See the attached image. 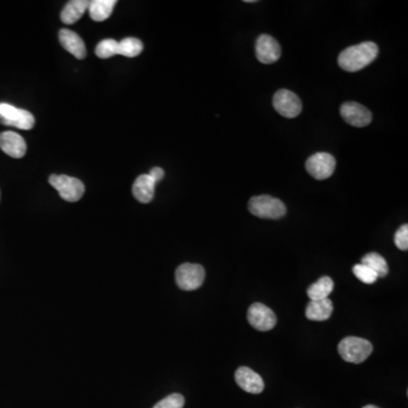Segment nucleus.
Segmentation results:
<instances>
[{
    "label": "nucleus",
    "mask_w": 408,
    "mask_h": 408,
    "mask_svg": "<svg viewBox=\"0 0 408 408\" xmlns=\"http://www.w3.org/2000/svg\"><path fill=\"white\" fill-rule=\"evenodd\" d=\"M379 48L374 43H363L344 50L338 57V64L347 72H359L378 57Z\"/></svg>",
    "instance_id": "1"
},
{
    "label": "nucleus",
    "mask_w": 408,
    "mask_h": 408,
    "mask_svg": "<svg viewBox=\"0 0 408 408\" xmlns=\"http://www.w3.org/2000/svg\"><path fill=\"white\" fill-rule=\"evenodd\" d=\"M372 344L359 337H346L338 345V353L346 362L362 363L372 354Z\"/></svg>",
    "instance_id": "2"
},
{
    "label": "nucleus",
    "mask_w": 408,
    "mask_h": 408,
    "mask_svg": "<svg viewBox=\"0 0 408 408\" xmlns=\"http://www.w3.org/2000/svg\"><path fill=\"white\" fill-rule=\"evenodd\" d=\"M253 216L262 219H280L286 215V206L279 199L270 195L254 196L248 202Z\"/></svg>",
    "instance_id": "3"
},
{
    "label": "nucleus",
    "mask_w": 408,
    "mask_h": 408,
    "mask_svg": "<svg viewBox=\"0 0 408 408\" xmlns=\"http://www.w3.org/2000/svg\"><path fill=\"white\" fill-rule=\"evenodd\" d=\"M49 183L55 190L58 191L59 195L67 202H76L81 199L85 192L84 184L75 177L66 175H51Z\"/></svg>",
    "instance_id": "4"
},
{
    "label": "nucleus",
    "mask_w": 408,
    "mask_h": 408,
    "mask_svg": "<svg viewBox=\"0 0 408 408\" xmlns=\"http://www.w3.org/2000/svg\"><path fill=\"white\" fill-rule=\"evenodd\" d=\"M34 123L36 119L29 111L17 108L10 104H0V124L29 131Z\"/></svg>",
    "instance_id": "5"
},
{
    "label": "nucleus",
    "mask_w": 408,
    "mask_h": 408,
    "mask_svg": "<svg viewBox=\"0 0 408 408\" xmlns=\"http://www.w3.org/2000/svg\"><path fill=\"white\" fill-rule=\"evenodd\" d=\"M206 278L202 265L184 263L176 270L177 286L183 291H195L201 287Z\"/></svg>",
    "instance_id": "6"
},
{
    "label": "nucleus",
    "mask_w": 408,
    "mask_h": 408,
    "mask_svg": "<svg viewBox=\"0 0 408 408\" xmlns=\"http://www.w3.org/2000/svg\"><path fill=\"white\" fill-rule=\"evenodd\" d=\"M336 168V159L326 152H317L311 156L307 161V173L315 180L329 178Z\"/></svg>",
    "instance_id": "7"
},
{
    "label": "nucleus",
    "mask_w": 408,
    "mask_h": 408,
    "mask_svg": "<svg viewBox=\"0 0 408 408\" xmlns=\"http://www.w3.org/2000/svg\"><path fill=\"white\" fill-rule=\"evenodd\" d=\"M248 320L259 331H269L277 324V317L274 311L265 304H252L248 311Z\"/></svg>",
    "instance_id": "8"
},
{
    "label": "nucleus",
    "mask_w": 408,
    "mask_h": 408,
    "mask_svg": "<svg viewBox=\"0 0 408 408\" xmlns=\"http://www.w3.org/2000/svg\"><path fill=\"white\" fill-rule=\"evenodd\" d=\"M274 107L278 114L286 118L298 117L302 111V101L294 92L279 90L274 97Z\"/></svg>",
    "instance_id": "9"
},
{
    "label": "nucleus",
    "mask_w": 408,
    "mask_h": 408,
    "mask_svg": "<svg viewBox=\"0 0 408 408\" xmlns=\"http://www.w3.org/2000/svg\"><path fill=\"white\" fill-rule=\"evenodd\" d=\"M340 115L347 124L355 128H365L372 121L371 111L357 102H345L340 107Z\"/></svg>",
    "instance_id": "10"
},
{
    "label": "nucleus",
    "mask_w": 408,
    "mask_h": 408,
    "mask_svg": "<svg viewBox=\"0 0 408 408\" xmlns=\"http://www.w3.org/2000/svg\"><path fill=\"white\" fill-rule=\"evenodd\" d=\"M255 53L259 62H261L262 64H272L280 58L281 48L272 36L262 34L256 40Z\"/></svg>",
    "instance_id": "11"
},
{
    "label": "nucleus",
    "mask_w": 408,
    "mask_h": 408,
    "mask_svg": "<svg viewBox=\"0 0 408 408\" xmlns=\"http://www.w3.org/2000/svg\"><path fill=\"white\" fill-rule=\"evenodd\" d=\"M235 380L243 390L250 394H261L265 389V382L261 376L246 366H241L237 369Z\"/></svg>",
    "instance_id": "12"
},
{
    "label": "nucleus",
    "mask_w": 408,
    "mask_h": 408,
    "mask_svg": "<svg viewBox=\"0 0 408 408\" xmlns=\"http://www.w3.org/2000/svg\"><path fill=\"white\" fill-rule=\"evenodd\" d=\"M0 149L10 157L21 159L27 154V143L15 132H3L0 134Z\"/></svg>",
    "instance_id": "13"
},
{
    "label": "nucleus",
    "mask_w": 408,
    "mask_h": 408,
    "mask_svg": "<svg viewBox=\"0 0 408 408\" xmlns=\"http://www.w3.org/2000/svg\"><path fill=\"white\" fill-rule=\"evenodd\" d=\"M59 41L69 53L77 59H84L86 56V47L81 36L71 29H62L59 32Z\"/></svg>",
    "instance_id": "14"
},
{
    "label": "nucleus",
    "mask_w": 408,
    "mask_h": 408,
    "mask_svg": "<svg viewBox=\"0 0 408 408\" xmlns=\"http://www.w3.org/2000/svg\"><path fill=\"white\" fill-rule=\"evenodd\" d=\"M156 185L157 183L149 176V173L141 175L137 177L134 185H133V195L139 202L144 203V204L150 203L154 199Z\"/></svg>",
    "instance_id": "15"
},
{
    "label": "nucleus",
    "mask_w": 408,
    "mask_h": 408,
    "mask_svg": "<svg viewBox=\"0 0 408 408\" xmlns=\"http://www.w3.org/2000/svg\"><path fill=\"white\" fill-rule=\"evenodd\" d=\"M333 302L329 298L320 300H311L307 304V317L312 321H326L333 314Z\"/></svg>",
    "instance_id": "16"
},
{
    "label": "nucleus",
    "mask_w": 408,
    "mask_h": 408,
    "mask_svg": "<svg viewBox=\"0 0 408 408\" xmlns=\"http://www.w3.org/2000/svg\"><path fill=\"white\" fill-rule=\"evenodd\" d=\"M90 1H85V0H73L67 3L62 14H60V19H62V23L74 24L84 15L85 10L88 7Z\"/></svg>",
    "instance_id": "17"
},
{
    "label": "nucleus",
    "mask_w": 408,
    "mask_h": 408,
    "mask_svg": "<svg viewBox=\"0 0 408 408\" xmlns=\"http://www.w3.org/2000/svg\"><path fill=\"white\" fill-rule=\"evenodd\" d=\"M116 0H93L88 3L90 16L95 22H104L110 17Z\"/></svg>",
    "instance_id": "18"
},
{
    "label": "nucleus",
    "mask_w": 408,
    "mask_h": 408,
    "mask_svg": "<svg viewBox=\"0 0 408 408\" xmlns=\"http://www.w3.org/2000/svg\"><path fill=\"white\" fill-rule=\"evenodd\" d=\"M333 291V281L330 277L320 278L315 284L311 285L307 289V296L311 300H320L328 298Z\"/></svg>",
    "instance_id": "19"
},
{
    "label": "nucleus",
    "mask_w": 408,
    "mask_h": 408,
    "mask_svg": "<svg viewBox=\"0 0 408 408\" xmlns=\"http://www.w3.org/2000/svg\"><path fill=\"white\" fill-rule=\"evenodd\" d=\"M362 265H366L368 268L376 272L379 278L385 277L389 272L388 263L385 261V259L376 252L364 255Z\"/></svg>",
    "instance_id": "20"
},
{
    "label": "nucleus",
    "mask_w": 408,
    "mask_h": 408,
    "mask_svg": "<svg viewBox=\"0 0 408 408\" xmlns=\"http://www.w3.org/2000/svg\"><path fill=\"white\" fill-rule=\"evenodd\" d=\"M143 50V43L136 38H126L118 43V55L125 56V57H136L140 55Z\"/></svg>",
    "instance_id": "21"
},
{
    "label": "nucleus",
    "mask_w": 408,
    "mask_h": 408,
    "mask_svg": "<svg viewBox=\"0 0 408 408\" xmlns=\"http://www.w3.org/2000/svg\"><path fill=\"white\" fill-rule=\"evenodd\" d=\"M95 55L101 59H108L118 55V41L114 39L102 40L95 48Z\"/></svg>",
    "instance_id": "22"
},
{
    "label": "nucleus",
    "mask_w": 408,
    "mask_h": 408,
    "mask_svg": "<svg viewBox=\"0 0 408 408\" xmlns=\"http://www.w3.org/2000/svg\"><path fill=\"white\" fill-rule=\"evenodd\" d=\"M354 274L359 280L362 281L364 284H374L376 279H378V274L376 272L368 268L366 265L359 263V265H354L353 268Z\"/></svg>",
    "instance_id": "23"
},
{
    "label": "nucleus",
    "mask_w": 408,
    "mask_h": 408,
    "mask_svg": "<svg viewBox=\"0 0 408 408\" xmlns=\"http://www.w3.org/2000/svg\"><path fill=\"white\" fill-rule=\"evenodd\" d=\"M184 404H185V399L183 396L180 394H171L157 403L154 408H183Z\"/></svg>",
    "instance_id": "24"
},
{
    "label": "nucleus",
    "mask_w": 408,
    "mask_h": 408,
    "mask_svg": "<svg viewBox=\"0 0 408 408\" xmlns=\"http://www.w3.org/2000/svg\"><path fill=\"white\" fill-rule=\"evenodd\" d=\"M395 244L399 250L407 251L408 248V226L403 225L396 232Z\"/></svg>",
    "instance_id": "25"
},
{
    "label": "nucleus",
    "mask_w": 408,
    "mask_h": 408,
    "mask_svg": "<svg viewBox=\"0 0 408 408\" xmlns=\"http://www.w3.org/2000/svg\"><path fill=\"white\" fill-rule=\"evenodd\" d=\"M149 176H150L156 183H158V182H160V180H163V176H165V171H163V168H160V167H154V168L151 169Z\"/></svg>",
    "instance_id": "26"
},
{
    "label": "nucleus",
    "mask_w": 408,
    "mask_h": 408,
    "mask_svg": "<svg viewBox=\"0 0 408 408\" xmlns=\"http://www.w3.org/2000/svg\"><path fill=\"white\" fill-rule=\"evenodd\" d=\"M363 408H379V407H376V406H374V405H366V406H364V407H363Z\"/></svg>",
    "instance_id": "27"
},
{
    "label": "nucleus",
    "mask_w": 408,
    "mask_h": 408,
    "mask_svg": "<svg viewBox=\"0 0 408 408\" xmlns=\"http://www.w3.org/2000/svg\"><path fill=\"white\" fill-rule=\"evenodd\" d=\"M245 3H256L255 0H245Z\"/></svg>",
    "instance_id": "28"
}]
</instances>
